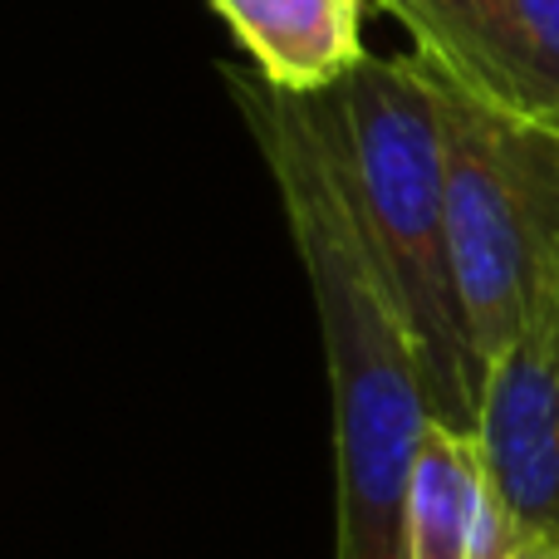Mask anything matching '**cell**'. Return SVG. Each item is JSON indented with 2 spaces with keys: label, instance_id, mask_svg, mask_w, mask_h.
Returning a JSON list of instances; mask_svg holds the SVG:
<instances>
[{
  "label": "cell",
  "instance_id": "1",
  "mask_svg": "<svg viewBox=\"0 0 559 559\" xmlns=\"http://www.w3.org/2000/svg\"><path fill=\"white\" fill-rule=\"evenodd\" d=\"M226 88L261 147L314 299L334 407V559H407V486L437 423L417 348L354 222L309 98L280 94L255 69H226Z\"/></svg>",
  "mask_w": 559,
  "mask_h": 559
},
{
  "label": "cell",
  "instance_id": "2",
  "mask_svg": "<svg viewBox=\"0 0 559 559\" xmlns=\"http://www.w3.org/2000/svg\"><path fill=\"white\" fill-rule=\"evenodd\" d=\"M305 98L417 348L432 417L452 432L476 437L486 368L466 334L452 280L447 143L432 69L413 49L364 55L334 88Z\"/></svg>",
  "mask_w": 559,
  "mask_h": 559
},
{
  "label": "cell",
  "instance_id": "3",
  "mask_svg": "<svg viewBox=\"0 0 559 559\" xmlns=\"http://www.w3.org/2000/svg\"><path fill=\"white\" fill-rule=\"evenodd\" d=\"M447 143V246L481 368L559 285V133L506 118L437 79Z\"/></svg>",
  "mask_w": 559,
  "mask_h": 559
},
{
  "label": "cell",
  "instance_id": "4",
  "mask_svg": "<svg viewBox=\"0 0 559 559\" xmlns=\"http://www.w3.org/2000/svg\"><path fill=\"white\" fill-rule=\"evenodd\" d=\"M413 55L506 118L559 133V0H373Z\"/></svg>",
  "mask_w": 559,
  "mask_h": 559
},
{
  "label": "cell",
  "instance_id": "5",
  "mask_svg": "<svg viewBox=\"0 0 559 559\" xmlns=\"http://www.w3.org/2000/svg\"><path fill=\"white\" fill-rule=\"evenodd\" d=\"M476 442L515 531L559 545V285L486 368Z\"/></svg>",
  "mask_w": 559,
  "mask_h": 559
},
{
  "label": "cell",
  "instance_id": "6",
  "mask_svg": "<svg viewBox=\"0 0 559 559\" xmlns=\"http://www.w3.org/2000/svg\"><path fill=\"white\" fill-rule=\"evenodd\" d=\"M280 94H324L364 49V0H206Z\"/></svg>",
  "mask_w": 559,
  "mask_h": 559
},
{
  "label": "cell",
  "instance_id": "7",
  "mask_svg": "<svg viewBox=\"0 0 559 559\" xmlns=\"http://www.w3.org/2000/svg\"><path fill=\"white\" fill-rule=\"evenodd\" d=\"M486 462L472 432L432 423L407 486V559H466L486 501Z\"/></svg>",
  "mask_w": 559,
  "mask_h": 559
},
{
  "label": "cell",
  "instance_id": "8",
  "mask_svg": "<svg viewBox=\"0 0 559 559\" xmlns=\"http://www.w3.org/2000/svg\"><path fill=\"white\" fill-rule=\"evenodd\" d=\"M521 559H559V545L555 540H525Z\"/></svg>",
  "mask_w": 559,
  "mask_h": 559
}]
</instances>
